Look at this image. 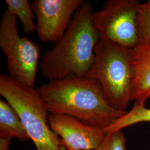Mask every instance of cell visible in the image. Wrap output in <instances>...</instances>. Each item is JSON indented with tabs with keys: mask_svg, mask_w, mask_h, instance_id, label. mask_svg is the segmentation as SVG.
Wrapping results in <instances>:
<instances>
[{
	"mask_svg": "<svg viewBox=\"0 0 150 150\" xmlns=\"http://www.w3.org/2000/svg\"><path fill=\"white\" fill-rule=\"evenodd\" d=\"M37 90L50 113L70 116L104 129L127 112L113 108L100 83L86 77L48 81Z\"/></svg>",
	"mask_w": 150,
	"mask_h": 150,
	"instance_id": "cell-1",
	"label": "cell"
},
{
	"mask_svg": "<svg viewBox=\"0 0 150 150\" xmlns=\"http://www.w3.org/2000/svg\"><path fill=\"white\" fill-rule=\"evenodd\" d=\"M91 3L85 2L74 15L62 38L43 54L40 64L48 81L84 77L91 69L100 36L93 21Z\"/></svg>",
	"mask_w": 150,
	"mask_h": 150,
	"instance_id": "cell-2",
	"label": "cell"
},
{
	"mask_svg": "<svg viewBox=\"0 0 150 150\" xmlns=\"http://www.w3.org/2000/svg\"><path fill=\"white\" fill-rule=\"evenodd\" d=\"M132 50L100 38L93 64L85 76L97 81L109 104L121 111H127L132 101L134 75Z\"/></svg>",
	"mask_w": 150,
	"mask_h": 150,
	"instance_id": "cell-3",
	"label": "cell"
},
{
	"mask_svg": "<svg viewBox=\"0 0 150 150\" xmlns=\"http://www.w3.org/2000/svg\"><path fill=\"white\" fill-rule=\"evenodd\" d=\"M0 94L15 110L36 150H66L50 127V113L37 89L2 74Z\"/></svg>",
	"mask_w": 150,
	"mask_h": 150,
	"instance_id": "cell-4",
	"label": "cell"
},
{
	"mask_svg": "<svg viewBox=\"0 0 150 150\" xmlns=\"http://www.w3.org/2000/svg\"><path fill=\"white\" fill-rule=\"evenodd\" d=\"M0 48L7 60L9 76L34 87L40 59V48L27 36H20L17 17L7 9L0 21Z\"/></svg>",
	"mask_w": 150,
	"mask_h": 150,
	"instance_id": "cell-5",
	"label": "cell"
},
{
	"mask_svg": "<svg viewBox=\"0 0 150 150\" xmlns=\"http://www.w3.org/2000/svg\"><path fill=\"white\" fill-rule=\"evenodd\" d=\"M138 0H108L94 11L93 21L100 38L134 49L139 45L136 17Z\"/></svg>",
	"mask_w": 150,
	"mask_h": 150,
	"instance_id": "cell-6",
	"label": "cell"
},
{
	"mask_svg": "<svg viewBox=\"0 0 150 150\" xmlns=\"http://www.w3.org/2000/svg\"><path fill=\"white\" fill-rule=\"evenodd\" d=\"M84 0H34L31 3L37 19L36 33L45 42H57L70 26L72 15Z\"/></svg>",
	"mask_w": 150,
	"mask_h": 150,
	"instance_id": "cell-7",
	"label": "cell"
},
{
	"mask_svg": "<svg viewBox=\"0 0 150 150\" xmlns=\"http://www.w3.org/2000/svg\"><path fill=\"white\" fill-rule=\"evenodd\" d=\"M48 121L67 150H96L106 134L104 129L66 115L50 113Z\"/></svg>",
	"mask_w": 150,
	"mask_h": 150,
	"instance_id": "cell-8",
	"label": "cell"
},
{
	"mask_svg": "<svg viewBox=\"0 0 150 150\" xmlns=\"http://www.w3.org/2000/svg\"><path fill=\"white\" fill-rule=\"evenodd\" d=\"M134 79L131 101L145 105L150 99V44L139 45L132 50Z\"/></svg>",
	"mask_w": 150,
	"mask_h": 150,
	"instance_id": "cell-9",
	"label": "cell"
},
{
	"mask_svg": "<svg viewBox=\"0 0 150 150\" xmlns=\"http://www.w3.org/2000/svg\"><path fill=\"white\" fill-rule=\"evenodd\" d=\"M0 134L21 141L30 139L15 110L7 101L2 100H0Z\"/></svg>",
	"mask_w": 150,
	"mask_h": 150,
	"instance_id": "cell-10",
	"label": "cell"
},
{
	"mask_svg": "<svg viewBox=\"0 0 150 150\" xmlns=\"http://www.w3.org/2000/svg\"><path fill=\"white\" fill-rule=\"evenodd\" d=\"M142 122H150V108L146 107L145 105L134 103L130 111L117 120L111 126L105 129V131L106 134L111 133Z\"/></svg>",
	"mask_w": 150,
	"mask_h": 150,
	"instance_id": "cell-11",
	"label": "cell"
},
{
	"mask_svg": "<svg viewBox=\"0 0 150 150\" xmlns=\"http://www.w3.org/2000/svg\"><path fill=\"white\" fill-rule=\"evenodd\" d=\"M7 10L18 17L26 34L36 33V24L34 22V15L31 4L27 0H6Z\"/></svg>",
	"mask_w": 150,
	"mask_h": 150,
	"instance_id": "cell-12",
	"label": "cell"
},
{
	"mask_svg": "<svg viewBox=\"0 0 150 150\" xmlns=\"http://www.w3.org/2000/svg\"><path fill=\"white\" fill-rule=\"evenodd\" d=\"M136 25L139 45L150 44V0L139 2Z\"/></svg>",
	"mask_w": 150,
	"mask_h": 150,
	"instance_id": "cell-13",
	"label": "cell"
},
{
	"mask_svg": "<svg viewBox=\"0 0 150 150\" xmlns=\"http://www.w3.org/2000/svg\"><path fill=\"white\" fill-rule=\"evenodd\" d=\"M126 141L122 131L106 134L96 150H127Z\"/></svg>",
	"mask_w": 150,
	"mask_h": 150,
	"instance_id": "cell-14",
	"label": "cell"
},
{
	"mask_svg": "<svg viewBox=\"0 0 150 150\" xmlns=\"http://www.w3.org/2000/svg\"><path fill=\"white\" fill-rule=\"evenodd\" d=\"M11 139L10 136L0 134V150H9Z\"/></svg>",
	"mask_w": 150,
	"mask_h": 150,
	"instance_id": "cell-15",
	"label": "cell"
}]
</instances>
